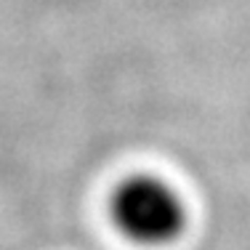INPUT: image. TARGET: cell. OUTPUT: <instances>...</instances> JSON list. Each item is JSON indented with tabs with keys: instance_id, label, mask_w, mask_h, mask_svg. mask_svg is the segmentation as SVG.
I'll use <instances>...</instances> for the list:
<instances>
[{
	"instance_id": "cell-1",
	"label": "cell",
	"mask_w": 250,
	"mask_h": 250,
	"mask_svg": "<svg viewBox=\"0 0 250 250\" xmlns=\"http://www.w3.org/2000/svg\"><path fill=\"white\" fill-rule=\"evenodd\" d=\"M109 216L125 240L144 248L170 245L187 229V205L168 181L130 176L109 197Z\"/></svg>"
}]
</instances>
